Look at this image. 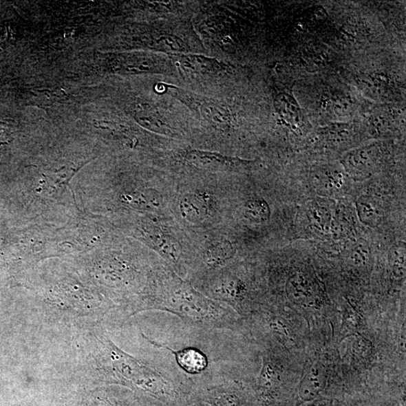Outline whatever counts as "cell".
<instances>
[{"mask_svg":"<svg viewBox=\"0 0 406 406\" xmlns=\"http://www.w3.org/2000/svg\"><path fill=\"white\" fill-rule=\"evenodd\" d=\"M160 87H162L164 92L180 100L197 116L214 127L226 131L232 126L233 119L231 110L222 101L210 99L174 85L161 83Z\"/></svg>","mask_w":406,"mask_h":406,"instance_id":"cell-3","label":"cell"},{"mask_svg":"<svg viewBox=\"0 0 406 406\" xmlns=\"http://www.w3.org/2000/svg\"><path fill=\"white\" fill-rule=\"evenodd\" d=\"M158 346L167 348L168 350L171 351L175 355L178 364L186 372L197 374V373L202 372L207 367L208 361L206 356L197 349L186 348L175 352L167 346L161 345Z\"/></svg>","mask_w":406,"mask_h":406,"instance_id":"cell-9","label":"cell"},{"mask_svg":"<svg viewBox=\"0 0 406 406\" xmlns=\"http://www.w3.org/2000/svg\"><path fill=\"white\" fill-rule=\"evenodd\" d=\"M206 197L191 196L182 202L181 210L183 215L191 221H199L207 215L209 203Z\"/></svg>","mask_w":406,"mask_h":406,"instance_id":"cell-12","label":"cell"},{"mask_svg":"<svg viewBox=\"0 0 406 406\" xmlns=\"http://www.w3.org/2000/svg\"><path fill=\"white\" fill-rule=\"evenodd\" d=\"M392 273L397 279H403L405 276V248L395 251L392 259Z\"/></svg>","mask_w":406,"mask_h":406,"instance_id":"cell-17","label":"cell"},{"mask_svg":"<svg viewBox=\"0 0 406 406\" xmlns=\"http://www.w3.org/2000/svg\"><path fill=\"white\" fill-rule=\"evenodd\" d=\"M173 63L186 74L220 76L228 70L227 65L215 58L193 54H175L171 55Z\"/></svg>","mask_w":406,"mask_h":406,"instance_id":"cell-4","label":"cell"},{"mask_svg":"<svg viewBox=\"0 0 406 406\" xmlns=\"http://www.w3.org/2000/svg\"><path fill=\"white\" fill-rule=\"evenodd\" d=\"M323 377L319 367H312L306 373L300 383L299 396L304 402H311L316 399L323 391Z\"/></svg>","mask_w":406,"mask_h":406,"instance_id":"cell-10","label":"cell"},{"mask_svg":"<svg viewBox=\"0 0 406 406\" xmlns=\"http://www.w3.org/2000/svg\"><path fill=\"white\" fill-rule=\"evenodd\" d=\"M271 331L275 336L281 339L289 338V332L286 324L278 319L273 320L269 323Z\"/></svg>","mask_w":406,"mask_h":406,"instance_id":"cell-18","label":"cell"},{"mask_svg":"<svg viewBox=\"0 0 406 406\" xmlns=\"http://www.w3.org/2000/svg\"><path fill=\"white\" fill-rule=\"evenodd\" d=\"M335 202L321 197L308 206L307 217L312 228L320 234L332 233L335 213Z\"/></svg>","mask_w":406,"mask_h":406,"instance_id":"cell-5","label":"cell"},{"mask_svg":"<svg viewBox=\"0 0 406 406\" xmlns=\"http://www.w3.org/2000/svg\"><path fill=\"white\" fill-rule=\"evenodd\" d=\"M286 291L287 297L294 304L306 306L313 301V284L303 273L291 275L286 283Z\"/></svg>","mask_w":406,"mask_h":406,"instance_id":"cell-7","label":"cell"},{"mask_svg":"<svg viewBox=\"0 0 406 406\" xmlns=\"http://www.w3.org/2000/svg\"><path fill=\"white\" fill-rule=\"evenodd\" d=\"M245 216L254 223H264L270 217V209L266 202L262 199L250 200L246 203Z\"/></svg>","mask_w":406,"mask_h":406,"instance_id":"cell-13","label":"cell"},{"mask_svg":"<svg viewBox=\"0 0 406 406\" xmlns=\"http://www.w3.org/2000/svg\"><path fill=\"white\" fill-rule=\"evenodd\" d=\"M307 406H317L315 405H307Z\"/></svg>","mask_w":406,"mask_h":406,"instance_id":"cell-21","label":"cell"},{"mask_svg":"<svg viewBox=\"0 0 406 406\" xmlns=\"http://www.w3.org/2000/svg\"><path fill=\"white\" fill-rule=\"evenodd\" d=\"M233 255L232 246H229V245L215 246L210 250H209L206 257V263L209 266L216 267L222 265Z\"/></svg>","mask_w":406,"mask_h":406,"instance_id":"cell-16","label":"cell"},{"mask_svg":"<svg viewBox=\"0 0 406 406\" xmlns=\"http://www.w3.org/2000/svg\"><path fill=\"white\" fill-rule=\"evenodd\" d=\"M354 348L355 349V352L360 354H363L364 352H367L368 345L367 341L363 339H359L354 342Z\"/></svg>","mask_w":406,"mask_h":406,"instance_id":"cell-20","label":"cell"},{"mask_svg":"<svg viewBox=\"0 0 406 406\" xmlns=\"http://www.w3.org/2000/svg\"><path fill=\"white\" fill-rule=\"evenodd\" d=\"M279 381L280 375L277 367L272 362L264 361L258 381L259 387L265 391H271L277 387Z\"/></svg>","mask_w":406,"mask_h":406,"instance_id":"cell-14","label":"cell"},{"mask_svg":"<svg viewBox=\"0 0 406 406\" xmlns=\"http://www.w3.org/2000/svg\"><path fill=\"white\" fill-rule=\"evenodd\" d=\"M175 287L167 294L153 298L144 310L173 313L185 323L199 328H231L235 319L230 308L200 295L184 284H177Z\"/></svg>","mask_w":406,"mask_h":406,"instance_id":"cell-1","label":"cell"},{"mask_svg":"<svg viewBox=\"0 0 406 406\" xmlns=\"http://www.w3.org/2000/svg\"><path fill=\"white\" fill-rule=\"evenodd\" d=\"M348 184L345 175L339 172L316 175L312 182V188L325 198L343 193Z\"/></svg>","mask_w":406,"mask_h":406,"instance_id":"cell-8","label":"cell"},{"mask_svg":"<svg viewBox=\"0 0 406 406\" xmlns=\"http://www.w3.org/2000/svg\"><path fill=\"white\" fill-rule=\"evenodd\" d=\"M370 257V250L367 244L359 242L349 253L348 261L354 266L363 267L369 264Z\"/></svg>","mask_w":406,"mask_h":406,"instance_id":"cell-15","label":"cell"},{"mask_svg":"<svg viewBox=\"0 0 406 406\" xmlns=\"http://www.w3.org/2000/svg\"><path fill=\"white\" fill-rule=\"evenodd\" d=\"M355 212L360 222L374 228L383 222L385 216L384 202L373 194L362 195L355 202Z\"/></svg>","mask_w":406,"mask_h":406,"instance_id":"cell-6","label":"cell"},{"mask_svg":"<svg viewBox=\"0 0 406 406\" xmlns=\"http://www.w3.org/2000/svg\"><path fill=\"white\" fill-rule=\"evenodd\" d=\"M81 167H78L70 162L69 164L59 169L47 170L46 173H44V178L47 191L52 193L63 188L64 186H69L72 178L78 171Z\"/></svg>","mask_w":406,"mask_h":406,"instance_id":"cell-11","label":"cell"},{"mask_svg":"<svg viewBox=\"0 0 406 406\" xmlns=\"http://www.w3.org/2000/svg\"><path fill=\"white\" fill-rule=\"evenodd\" d=\"M100 360L103 371L111 378L133 384L162 397L174 392L170 381L161 373L137 361L120 350L109 339L100 341Z\"/></svg>","mask_w":406,"mask_h":406,"instance_id":"cell-2","label":"cell"},{"mask_svg":"<svg viewBox=\"0 0 406 406\" xmlns=\"http://www.w3.org/2000/svg\"><path fill=\"white\" fill-rule=\"evenodd\" d=\"M10 129L11 126L10 125V123H6V122H1V123H0V142L2 144L4 143L5 141L10 140L12 134Z\"/></svg>","mask_w":406,"mask_h":406,"instance_id":"cell-19","label":"cell"}]
</instances>
